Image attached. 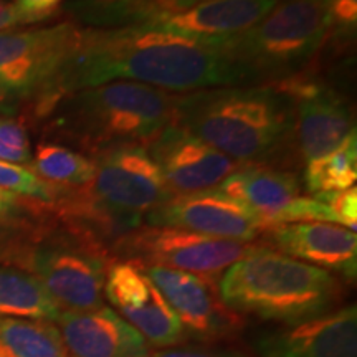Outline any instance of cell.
Masks as SVG:
<instances>
[{
  "instance_id": "obj_9",
  "label": "cell",
  "mask_w": 357,
  "mask_h": 357,
  "mask_svg": "<svg viewBox=\"0 0 357 357\" xmlns=\"http://www.w3.org/2000/svg\"><path fill=\"white\" fill-rule=\"evenodd\" d=\"M217 190L247 207L265 231L283 223H334L333 213L323 202L301 195L300 178L296 172L287 169L242 166L230 174Z\"/></svg>"
},
{
  "instance_id": "obj_7",
  "label": "cell",
  "mask_w": 357,
  "mask_h": 357,
  "mask_svg": "<svg viewBox=\"0 0 357 357\" xmlns=\"http://www.w3.org/2000/svg\"><path fill=\"white\" fill-rule=\"evenodd\" d=\"M8 258L35 276L63 311L102 306L108 255L66 225L45 229L40 222L29 238L12 247Z\"/></svg>"
},
{
  "instance_id": "obj_26",
  "label": "cell",
  "mask_w": 357,
  "mask_h": 357,
  "mask_svg": "<svg viewBox=\"0 0 357 357\" xmlns=\"http://www.w3.org/2000/svg\"><path fill=\"white\" fill-rule=\"evenodd\" d=\"M50 207L52 205L20 197L0 187V235L42 220V215L50 211Z\"/></svg>"
},
{
  "instance_id": "obj_17",
  "label": "cell",
  "mask_w": 357,
  "mask_h": 357,
  "mask_svg": "<svg viewBox=\"0 0 357 357\" xmlns=\"http://www.w3.org/2000/svg\"><path fill=\"white\" fill-rule=\"evenodd\" d=\"M265 240L284 255L337 273L347 281L357 273V236L328 222L283 223L268 229Z\"/></svg>"
},
{
  "instance_id": "obj_23",
  "label": "cell",
  "mask_w": 357,
  "mask_h": 357,
  "mask_svg": "<svg viewBox=\"0 0 357 357\" xmlns=\"http://www.w3.org/2000/svg\"><path fill=\"white\" fill-rule=\"evenodd\" d=\"M30 169L48 184L73 189L91 182L95 176V162L91 158L60 144V142H40L32 153Z\"/></svg>"
},
{
  "instance_id": "obj_19",
  "label": "cell",
  "mask_w": 357,
  "mask_h": 357,
  "mask_svg": "<svg viewBox=\"0 0 357 357\" xmlns=\"http://www.w3.org/2000/svg\"><path fill=\"white\" fill-rule=\"evenodd\" d=\"M56 328L75 357H151L146 339L108 306L61 311Z\"/></svg>"
},
{
  "instance_id": "obj_10",
  "label": "cell",
  "mask_w": 357,
  "mask_h": 357,
  "mask_svg": "<svg viewBox=\"0 0 357 357\" xmlns=\"http://www.w3.org/2000/svg\"><path fill=\"white\" fill-rule=\"evenodd\" d=\"M93 162L95 176L83 187L116 211L146 217L174 197L146 144L114 147L95 155Z\"/></svg>"
},
{
  "instance_id": "obj_15",
  "label": "cell",
  "mask_w": 357,
  "mask_h": 357,
  "mask_svg": "<svg viewBox=\"0 0 357 357\" xmlns=\"http://www.w3.org/2000/svg\"><path fill=\"white\" fill-rule=\"evenodd\" d=\"M144 222L151 227H171L247 243H252L265 231L247 207L217 189L174 195L166 204L147 213Z\"/></svg>"
},
{
  "instance_id": "obj_30",
  "label": "cell",
  "mask_w": 357,
  "mask_h": 357,
  "mask_svg": "<svg viewBox=\"0 0 357 357\" xmlns=\"http://www.w3.org/2000/svg\"><path fill=\"white\" fill-rule=\"evenodd\" d=\"M357 22V0H333L331 33L339 37L354 35Z\"/></svg>"
},
{
  "instance_id": "obj_5",
  "label": "cell",
  "mask_w": 357,
  "mask_h": 357,
  "mask_svg": "<svg viewBox=\"0 0 357 357\" xmlns=\"http://www.w3.org/2000/svg\"><path fill=\"white\" fill-rule=\"evenodd\" d=\"M333 0H280L255 26L218 45L247 84H281L301 77L331 35Z\"/></svg>"
},
{
  "instance_id": "obj_4",
  "label": "cell",
  "mask_w": 357,
  "mask_h": 357,
  "mask_svg": "<svg viewBox=\"0 0 357 357\" xmlns=\"http://www.w3.org/2000/svg\"><path fill=\"white\" fill-rule=\"evenodd\" d=\"M218 294L231 311L296 324L337 310L342 283L323 268L257 245L222 273Z\"/></svg>"
},
{
  "instance_id": "obj_20",
  "label": "cell",
  "mask_w": 357,
  "mask_h": 357,
  "mask_svg": "<svg viewBox=\"0 0 357 357\" xmlns=\"http://www.w3.org/2000/svg\"><path fill=\"white\" fill-rule=\"evenodd\" d=\"M61 311L35 276L19 266L0 261V318L56 323Z\"/></svg>"
},
{
  "instance_id": "obj_22",
  "label": "cell",
  "mask_w": 357,
  "mask_h": 357,
  "mask_svg": "<svg viewBox=\"0 0 357 357\" xmlns=\"http://www.w3.org/2000/svg\"><path fill=\"white\" fill-rule=\"evenodd\" d=\"M0 357H68V351L52 321L0 318Z\"/></svg>"
},
{
  "instance_id": "obj_33",
  "label": "cell",
  "mask_w": 357,
  "mask_h": 357,
  "mask_svg": "<svg viewBox=\"0 0 357 357\" xmlns=\"http://www.w3.org/2000/svg\"><path fill=\"white\" fill-rule=\"evenodd\" d=\"M205 0H155V3L162 8L164 12H178L187 10V8L199 6Z\"/></svg>"
},
{
  "instance_id": "obj_28",
  "label": "cell",
  "mask_w": 357,
  "mask_h": 357,
  "mask_svg": "<svg viewBox=\"0 0 357 357\" xmlns=\"http://www.w3.org/2000/svg\"><path fill=\"white\" fill-rule=\"evenodd\" d=\"M323 202L329 212L333 213L334 223L344 227V229L356 231L357 225V189L356 185L351 189L339 190V192H328V194L312 195Z\"/></svg>"
},
{
  "instance_id": "obj_11",
  "label": "cell",
  "mask_w": 357,
  "mask_h": 357,
  "mask_svg": "<svg viewBox=\"0 0 357 357\" xmlns=\"http://www.w3.org/2000/svg\"><path fill=\"white\" fill-rule=\"evenodd\" d=\"M105 294L121 318L149 344L171 349L189 339L178 316L137 263L109 261Z\"/></svg>"
},
{
  "instance_id": "obj_31",
  "label": "cell",
  "mask_w": 357,
  "mask_h": 357,
  "mask_svg": "<svg viewBox=\"0 0 357 357\" xmlns=\"http://www.w3.org/2000/svg\"><path fill=\"white\" fill-rule=\"evenodd\" d=\"M151 357H260L229 347H171Z\"/></svg>"
},
{
  "instance_id": "obj_16",
  "label": "cell",
  "mask_w": 357,
  "mask_h": 357,
  "mask_svg": "<svg viewBox=\"0 0 357 357\" xmlns=\"http://www.w3.org/2000/svg\"><path fill=\"white\" fill-rule=\"evenodd\" d=\"M257 351L260 357H357L356 305L265 334Z\"/></svg>"
},
{
  "instance_id": "obj_8",
  "label": "cell",
  "mask_w": 357,
  "mask_h": 357,
  "mask_svg": "<svg viewBox=\"0 0 357 357\" xmlns=\"http://www.w3.org/2000/svg\"><path fill=\"white\" fill-rule=\"evenodd\" d=\"M257 245L213 238L171 227L141 225L119 240L113 257L137 265L164 266L217 280Z\"/></svg>"
},
{
  "instance_id": "obj_3",
  "label": "cell",
  "mask_w": 357,
  "mask_h": 357,
  "mask_svg": "<svg viewBox=\"0 0 357 357\" xmlns=\"http://www.w3.org/2000/svg\"><path fill=\"white\" fill-rule=\"evenodd\" d=\"M177 95L132 82H113L68 93L42 121L60 144L88 154L147 144L172 123Z\"/></svg>"
},
{
  "instance_id": "obj_25",
  "label": "cell",
  "mask_w": 357,
  "mask_h": 357,
  "mask_svg": "<svg viewBox=\"0 0 357 357\" xmlns=\"http://www.w3.org/2000/svg\"><path fill=\"white\" fill-rule=\"evenodd\" d=\"M0 187L20 197L37 200L45 205L55 204L63 192V187L52 185L42 181L32 169L19 166V164L3 162V160H0Z\"/></svg>"
},
{
  "instance_id": "obj_21",
  "label": "cell",
  "mask_w": 357,
  "mask_h": 357,
  "mask_svg": "<svg viewBox=\"0 0 357 357\" xmlns=\"http://www.w3.org/2000/svg\"><path fill=\"white\" fill-rule=\"evenodd\" d=\"M66 12L70 22L89 30L142 26L166 13L155 0H71Z\"/></svg>"
},
{
  "instance_id": "obj_14",
  "label": "cell",
  "mask_w": 357,
  "mask_h": 357,
  "mask_svg": "<svg viewBox=\"0 0 357 357\" xmlns=\"http://www.w3.org/2000/svg\"><path fill=\"white\" fill-rule=\"evenodd\" d=\"M141 268L166 298L189 336L213 341L234 336L245 326L238 312L231 311L222 301L217 280L164 266L141 265Z\"/></svg>"
},
{
  "instance_id": "obj_24",
  "label": "cell",
  "mask_w": 357,
  "mask_h": 357,
  "mask_svg": "<svg viewBox=\"0 0 357 357\" xmlns=\"http://www.w3.org/2000/svg\"><path fill=\"white\" fill-rule=\"evenodd\" d=\"M357 181V141L356 134L346 142L326 154L324 158L307 162L305 184L311 195L351 189Z\"/></svg>"
},
{
  "instance_id": "obj_13",
  "label": "cell",
  "mask_w": 357,
  "mask_h": 357,
  "mask_svg": "<svg viewBox=\"0 0 357 357\" xmlns=\"http://www.w3.org/2000/svg\"><path fill=\"white\" fill-rule=\"evenodd\" d=\"M172 195L217 189L238 162L171 123L146 144Z\"/></svg>"
},
{
  "instance_id": "obj_6",
  "label": "cell",
  "mask_w": 357,
  "mask_h": 357,
  "mask_svg": "<svg viewBox=\"0 0 357 357\" xmlns=\"http://www.w3.org/2000/svg\"><path fill=\"white\" fill-rule=\"evenodd\" d=\"M82 33L70 20L0 32V114L43 119L50 113Z\"/></svg>"
},
{
  "instance_id": "obj_12",
  "label": "cell",
  "mask_w": 357,
  "mask_h": 357,
  "mask_svg": "<svg viewBox=\"0 0 357 357\" xmlns=\"http://www.w3.org/2000/svg\"><path fill=\"white\" fill-rule=\"evenodd\" d=\"M294 105V141L305 164L324 158L356 134L351 102L328 84L301 77L280 84Z\"/></svg>"
},
{
  "instance_id": "obj_18",
  "label": "cell",
  "mask_w": 357,
  "mask_h": 357,
  "mask_svg": "<svg viewBox=\"0 0 357 357\" xmlns=\"http://www.w3.org/2000/svg\"><path fill=\"white\" fill-rule=\"evenodd\" d=\"M280 0H205L199 6L159 15L149 26L218 47L255 26Z\"/></svg>"
},
{
  "instance_id": "obj_2",
  "label": "cell",
  "mask_w": 357,
  "mask_h": 357,
  "mask_svg": "<svg viewBox=\"0 0 357 357\" xmlns=\"http://www.w3.org/2000/svg\"><path fill=\"white\" fill-rule=\"evenodd\" d=\"M172 123L240 166H271L294 141V105L280 84L207 88L176 98Z\"/></svg>"
},
{
  "instance_id": "obj_29",
  "label": "cell",
  "mask_w": 357,
  "mask_h": 357,
  "mask_svg": "<svg viewBox=\"0 0 357 357\" xmlns=\"http://www.w3.org/2000/svg\"><path fill=\"white\" fill-rule=\"evenodd\" d=\"M63 0H13V7L19 12L25 25L52 19Z\"/></svg>"
},
{
  "instance_id": "obj_27",
  "label": "cell",
  "mask_w": 357,
  "mask_h": 357,
  "mask_svg": "<svg viewBox=\"0 0 357 357\" xmlns=\"http://www.w3.org/2000/svg\"><path fill=\"white\" fill-rule=\"evenodd\" d=\"M32 153L29 131L20 118L0 114V160L30 167Z\"/></svg>"
},
{
  "instance_id": "obj_32",
  "label": "cell",
  "mask_w": 357,
  "mask_h": 357,
  "mask_svg": "<svg viewBox=\"0 0 357 357\" xmlns=\"http://www.w3.org/2000/svg\"><path fill=\"white\" fill-rule=\"evenodd\" d=\"M24 24L19 12L13 7V2L10 0H0V32H6V30L20 29Z\"/></svg>"
},
{
  "instance_id": "obj_1",
  "label": "cell",
  "mask_w": 357,
  "mask_h": 357,
  "mask_svg": "<svg viewBox=\"0 0 357 357\" xmlns=\"http://www.w3.org/2000/svg\"><path fill=\"white\" fill-rule=\"evenodd\" d=\"M113 82L141 83L185 95L247 84V77L212 45L154 26L83 29L77 52L61 77L60 98Z\"/></svg>"
}]
</instances>
